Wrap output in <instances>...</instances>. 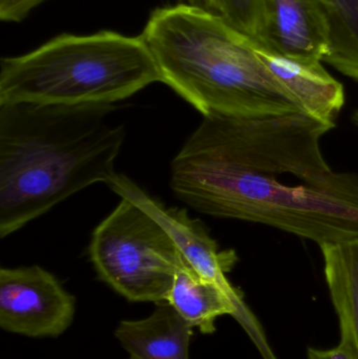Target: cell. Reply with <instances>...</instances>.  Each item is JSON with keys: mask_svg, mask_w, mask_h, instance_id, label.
Wrapping results in <instances>:
<instances>
[{"mask_svg": "<svg viewBox=\"0 0 358 359\" xmlns=\"http://www.w3.org/2000/svg\"><path fill=\"white\" fill-rule=\"evenodd\" d=\"M184 4H193V6H201L204 8L205 6L206 0H183Z\"/></svg>", "mask_w": 358, "mask_h": 359, "instance_id": "obj_17", "label": "cell"}, {"mask_svg": "<svg viewBox=\"0 0 358 359\" xmlns=\"http://www.w3.org/2000/svg\"><path fill=\"white\" fill-rule=\"evenodd\" d=\"M334 126L309 114L203 117L179 154L191 159L319 183L334 174L321 140Z\"/></svg>", "mask_w": 358, "mask_h": 359, "instance_id": "obj_5", "label": "cell"}, {"mask_svg": "<svg viewBox=\"0 0 358 359\" xmlns=\"http://www.w3.org/2000/svg\"><path fill=\"white\" fill-rule=\"evenodd\" d=\"M264 0H206L205 10L224 18L235 29L260 40Z\"/></svg>", "mask_w": 358, "mask_h": 359, "instance_id": "obj_14", "label": "cell"}, {"mask_svg": "<svg viewBox=\"0 0 358 359\" xmlns=\"http://www.w3.org/2000/svg\"><path fill=\"white\" fill-rule=\"evenodd\" d=\"M76 299L39 266L0 270V327L6 332L58 337L73 324Z\"/></svg>", "mask_w": 358, "mask_h": 359, "instance_id": "obj_7", "label": "cell"}, {"mask_svg": "<svg viewBox=\"0 0 358 359\" xmlns=\"http://www.w3.org/2000/svg\"><path fill=\"white\" fill-rule=\"evenodd\" d=\"M322 1L331 27V46L324 62L358 81V0Z\"/></svg>", "mask_w": 358, "mask_h": 359, "instance_id": "obj_13", "label": "cell"}, {"mask_svg": "<svg viewBox=\"0 0 358 359\" xmlns=\"http://www.w3.org/2000/svg\"><path fill=\"white\" fill-rule=\"evenodd\" d=\"M44 0H0V19L4 22H20Z\"/></svg>", "mask_w": 358, "mask_h": 359, "instance_id": "obj_15", "label": "cell"}, {"mask_svg": "<svg viewBox=\"0 0 358 359\" xmlns=\"http://www.w3.org/2000/svg\"><path fill=\"white\" fill-rule=\"evenodd\" d=\"M88 253L100 280L116 292L156 305L166 302L185 261L164 228L128 198L92 232Z\"/></svg>", "mask_w": 358, "mask_h": 359, "instance_id": "obj_6", "label": "cell"}, {"mask_svg": "<svg viewBox=\"0 0 358 359\" xmlns=\"http://www.w3.org/2000/svg\"><path fill=\"white\" fill-rule=\"evenodd\" d=\"M177 154L170 187L204 215L277 228L319 247L358 238V174L334 172L319 183L288 184Z\"/></svg>", "mask_w": 358, "mask_h": 359, "instance_id": "obj_3", "label": "cell"}, {"mask_svg": "<svg viewBox=\"0 0 358 359\" xmlns=\"http://www.w3.org/2000/svg\"><path fill=\"white\" fill-rule=\"evenodd\" d=\"M107 185L118 196L134 201L147 211L167 232L186 263L202 278L226 291L242 310H249L243 293L233 286L226 276L239 261L235 250H219L216 241L210 238L199 219H191L184 209L166 208L128 177L117 174Z\"/></svg>", "mask_w": 358, "mask_h": 359, "instance_id": "obj_8", "label": "cell"}, {"mask_svg": "<svg viewBox=\"0 0 358 359\" xmlns=\"http://www.w3.org/2000/svg\"><path fill=\"white\" fill-rule=\"evenodd\" d=\"M252 48L267 69L296 97L305 113L336 126L345 104L344 86L322 62L294 60L252 38Z\"/></svg>", "mask_w": 358, "mask_h": 359, "instance_id": "obj_10", "label": "cell"}, {"mask_svg": "<svg viewBox=\"0 0 358 359\" xmlns=\"http://www.w3.org/2000/svg\"><path fill=\"white\" fill-rule=\"evenodd\" d=\"M307 359H357V358L347 344L340 341L338 345L331 349L308 348Z\"/></svg>", "mask_w": 358, "mask_h": 359, "instance_id": "obj_16", "label": "cell"}, {"mask_svg": "<svg viewBox=\"0 0 358 359\" xmlns=\"http://www.w3.org/2000/svg\"><path fill=\"white\" fill-rule=\"evenodd\" d=\"M156 82L161 75L140 36L62 34L1 59L0 105L115 104Z\"/></svg>", "mask_w": 358, "mask_h": 359, "instance_id": "obj_4", "label": "cell"}, {"mask_svg": "<svg viewBox=\"0 0 358 359\" xmlns=\"http://www.w3.org/2000/svg\"><path fill=\"white\" fill-rule=\"evenodd\" d=\"M113 104L0 105V238L95 183L109 184L125 140Z\"/></svg>", "mask_w": 358, "mask_h": 359, "instance_id": "obj_1", "label": "cell"}, {"mask_svg": "<svg viewBox=\"0 0 358 359\" xmlns=\"http://www.w3.org/2000/svg\"><path fill=\"white\" fill-rule=\"evenodd\" d=\"M140 37L162 82L203 117L305 111L259 58L252 37L201 6L181 2L156 8Z\"/></svg>", "mask_w": 358, "mask_h": 359, "instance_id": "obj_2", "label": "cell"}, {"mask_svg": "<svg viewBox=\"0 0 358 359\" xmlns=\"http://www.w3.org/2000/svg\"><path fill=\"white\" fill-rule=\"evenodd\" d=\"M258 41L304 62H323L331 46V27L322 0H264Z\"/></svg>", "mask_w": 358, "mask_h": 359, "instance_id": "obj_9", "label": "cell"}, {"mask_svg": "<svg viewBox=\"0 0 358 359\" xmlns=\"http://www.w3.org/2000/svg\"><path fill=\"white\" fill-rule=\"evenodd\" d=\"M319 248L326 284L340 325V341L358 359V238Z\"/></svg>", "mask_w": 358, "mask_h": 359, "instance_id": "obj_12", "label": "cell"}, {"mask_svg": "<svg viewBox=\"0 0 358 359\" xmlns=\"http://www.w3.org/2000/svg\"><path fill=\"white\" fill-rule=\"evenodd\" d=\"M193 329L163 302L147 318L120 322L115 337L130 359H189Z\"/></svg>", "mask_w": 358, "mask_h": 359, "instance_id": "obj_11", "label": "cell"}, {"mask_svg": "<svg viewBox=\"0 0 358 359\" xmlns=\"http://www.w3.org/2000/svg\"><path fill=\"white\" fill-rule=\"evenodd\" d=\"M352 121H353V123L355 124V126H358V109H357V111H354V114H353Z\"/></svg>", "mask_w": 358, "mask_h": 359, "instance_id": "obj_18", "label": "cell"}]
</instances>
